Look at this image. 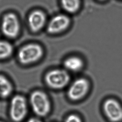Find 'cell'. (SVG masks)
<instances>
[{
    "mask_svg": "<svg viewBox=\"0 0 122 122\" xmlns=\"http://www.w3.org/2000/svg\"><path fill=\"white\" fill-rule=\"evenodd\" d=\"M60 4L64 12L70 15L80 11L82 6V0H60Z\"/></svg>",
    "mask_w": 122,
    "mask_h": 122,
    "instance_id": "obj_10",
    "label": "cell"
},
{
    "mask_svg": "<svg viewBox=\"0 0 122 122\" xmlns=\"http://www.w3.org/2000/svg\"></svg>",
    "mask_w": 122,
    "mask_h": 122,
    "instance_id": "obj_17",
    "label": "cell"
},
{
    "mask_svg": "<svg viewBox=\"0 0 122 122\" xmlns=\"http://www.w3.org/2000/svg\"><path fill=\"white\" fill-rule=\"evenodd\" d=\"M70 76L66 70H53L45 76L46 84L51 88L59 90L66 86L70 81Z\"/></svg>",
    "mask_w": 122,
    "mask_h": 122,
    "instance_id": "obj_2",
    "label": "cell"
},
{
    "mask_svg": "<svg viewBox=\"0 0 122 122\" xmlns=\"http://www.w3.org/2000/svg\"><path fill=\"white\" fill-rule=\"evenodd\" d=\"M46 21V15L40 10H35L30 13L28 18L29 26L33 32H37L44 27Z\"/></svg>",
    "mask_w": 122,
    "mask_h": 122,
    "instance_id": "obj_9",
    "label": "cell"
},
{
    "mask_svg": "<svg viewBox=\"0 0 122 122\" xmlns=\"http://www.w3.org/2000/svg\"><path fill=\"white\" fill-rule=\"evenodd\" d=\"M90 89L88 80L84 78H78L70 85L67 92V95L70 100L76 101L85 97Z\"/></svg>",
    "mask_w": 122,
    "mask_h": 122,
    "instance_id": "obj_6",
    "label": "cell"
},
{
    "mask_svg": "<svg viewBox=\"0 0 122 122\" xmlns=\"http://www.w3.org/2000/svg\"><path fill=\"white\" fill-rule=\"evenodd\" d=\"M65 122H82L81 119L75 114H71L66 117Z\"/></svg>",
    "mask_w": 122,
    "mask_h": 122,
    "instance_id": "obj_14",
    "label": "cell"
},
{
    "mask_svg": "<svg viewBox=\"0 0 122 122\" xmlns=\"http://www.w3.org/2000/svg\"><path fill=\"white\" fill-rule=\"evenodd\" d=\"M84 61L81 58L77 56H70L64 61V66L67 71L77 72L83 68Z\"/></svg>",
    "mask_w": 122,
    "mask_h": 122,
    "instance_id": "obj_11",
    "label": "cell"
},
{
    "mask_svg": "<svg viewBox=\"0 0 122 122\" xmlns=\"http://www.w3.org/2000/svg\"><path fill=\"white\" fill-rule=\"evenodd\" d=\"M30 102L33 111L39 116H45L50 112V102L43 92L35 91L32 92L30 97Z\"/></svg>",
    "mask_w": 122,
    "mask_h": 122,
    "instance_id": "obj_1",
    "label": "cell"
},
{
    "mask_svg": "<svg viewBox=\"0 0 122 122\" xmlns=\"http://www.w3.org/2000/svg\"><path fill=\"white\" fill-rule=\"evenodd\" d=\"M13 47L9 43L0 41V59H5L12 54Z\"/></svg>",
    "mask_w": 122,
    "mask_h": 122,
    "instance_id": "obj_13",
    "label": "cell"
},
{
    "mask_svg": "<svg viewBox=\"0 0 122 122\" xmlns=\"http://www.w3.org/2000/svg\"><path fill=\"white\" fill-rule=\"evenodd\" d=\"M42 48L37 44H29L19 50L18 59L20 63L29 65L38 61L43 55Z\"/></svg>",
    "mask_w": 122,
    "mask_h": 122,
    "instance_id": "obj_3",
    "label": "cell"
},
{
    "mask_svg": "<svg viewBox=\"0 0 122 122\" xmlns=\"http://www.w3.org/2000/svg\"><path fill=\"white\" fill-rule=\"evenodd\" d=\"M27 104L25 99L21 95H17L11 100L10 115L14 122L22 121L27 114Z\"/></svg>",
    "mask_w": 122,
    "mask_h": 122,
    "instance_id": "obj_5",
    "label": "cell"
},
{
    "mask_svg": "<svg viewBox=\"0 0 122 122\" xmlns=\"http://www.w3.org/2000/svg\"><path fill=\"white\" fill-rule=\"evenodd\" d=\"M2 32L8 37L15 38L19 34L20 25L15 14L9 13L4 15L1 25Z\"/></svg>",
    "mask_w": 122,
    "mask_h": 122,
    "instance_id": "obj_8",
    "label": "cell"
},
{
    "mask_svg": "<svg viewBox=\"0 0 122 122\" xmlns=\"http://www.w3.org/2000/svg\"><path fill=\"white\" fill-rule=\"evenodd\" d=\"M97 0L99 1V2L103 3V2H106L108 0Z\"/></svg>",
    "mask_w": 122,
    "mask_h": 122,
    "instance_id": "obj_16",
    "label": "cell"
},
{
    "mask_svg": "<svg viewBox=\"0 0 122 122\" xmlns=\"http://www.w3.org/2000/svg\"><path fill=\"white\" fill-rule=\"evenodd\" d=\"M71 24L70 15L64 12L56 15L51 19L48 25L47 30L50 34H60L68 30Z\"/></svg>",
    "mask_w": 122,
    "mask_h": 122,
    "instance_id": "obj_4",
    "label": "cell"
},
{
    "mask_svg": "<svg viewBox=\"0 0 122 122\" xmlns=\"http://www.w3.org/2000/svg\"><path fill=\"white\" fill-rule=\"evenodd\" d=\"M26 122H42L41 120L36 118H31L27 121Z\"/></svg>",
    "mask_w": 122,
    "mask_h": 122,
    "instance_id": "obj_15",
    "label": "cell"
},
{
    "mask_svg": "<svg viewBox=\"0 0 122 122\" xmlns=\"http://www.w3.org/2000/svg\"><path fill=\"white\" fill-rule=\"evenodd\" d=\"M103 110L107 118L111 122L122 121V106L117 100L109 98L105 101Z\"/></svg>",
    "mask_w": 122,
    "mask_h": 122,
    "instance_id": "obj_7",
    "label": "cell"
},
{
    "mask_svg": "<svg viewBox=\"0 0 122 122\" xmlns=\"http://www.w3.org/2000/svg\"><path fill=\"white\" fill-rule=\"evenodd\" d=\"M12 85L6 77L0 75V97L5 98L9 97L12 91Z\"/></svg>",
    "mask_w": 122,
    "mask_h": 122,
    "instance_id": "obj_12",
    "label": "cell"
}]
</instances>
